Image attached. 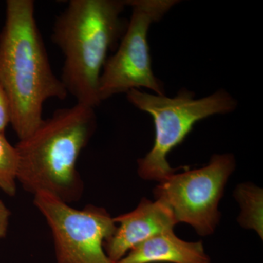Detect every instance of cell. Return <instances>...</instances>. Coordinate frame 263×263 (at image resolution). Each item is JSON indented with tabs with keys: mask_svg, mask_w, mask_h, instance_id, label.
I'll return each mask as SVG.
<instances>
[{
	"mask_svg": "<svg viewBox=\"0 0 263 263\" xmlns=\"http://www.w3.org/2000/svg\"><path fill=\"white\" fill-rule=\"evenodd\" d=\"M10 213L2 200H0V239L5 238L8 231Z\"/></svg>",
	"mask_w": 263,
	"mask_h": 263,
	"instance_id": "obj_13",
	"label": "cell"
},
{
	"mask_svg": "<svg viewBox=\"0 0 263 263\" xmlns=\"http://www.w3.org/2000/svg\"><path fill=\"white\" fill-rule=\"evenodd\" d=\"M114 221L117 228L104 243L105 252L114 263L152 237L174 230L178 223L167 205L146 198L142 199L133 212L114 218Z\"/></svg>",
	"mask_w": 263,
	"mask_h": 263,
	"instance_id": "obj_8",
	"label": "cell"
},
{
	"mask_svg": "<svg viewBox=\"0 0 263 263\" xmlns=\"http://www.w3.org/2000/svg\"><path fill=\"white\" fill-rule=\"evenodd\" d=\"M18 156L15 146H12L0 133V189L10 196L16 193Z\"/></svg>",
	"mask_w": 263,
	"mask_h": 263,
	"instance_id": "obj_11",
	"label": "cell"
},
{
	"mask_svg": "<svg viewBox=\"0 0 263 263\" xmlns=\"http://www.w3.org/2000/svg\"><path fill=\"white\" fill-rule=\"evenodd\" d=\"M235 167L233 155H214L205 167L160 181L154 190L156 200L171 209L178 223L190 224L202 236L212 234L220 219L219 200Z\"/></svg>",
	"mask_w": 263,
	"mask_h": 263,
	"instance_id": "obj_7",
	"label": "cell"
},
{
	"mask_svg": "<svg viewBox=\"0 0 263 263\" xmlns=\"http://www.w3.org/2000/svg\"><path fill=\"white\" fill-rule=\"evenodd\" d=\"M123 0H71L53 24L51 41L64 57L61 81L76 103H101L99 81L108 53L122 39L127 23Z\"/></svg>",
	"mask_w": 263,
	"mask_h": 263,
	"instance_id": "obj_3",
	"label": "cell"
},
{
	"mask_svg": "<svg viewBox=\"0 0 263 263\" xmlns=\"http://www.w3.org/2000/svg\"><path fill=\"white\" fill-rule=\"evenodd\" d=\"M11 122V108L9 99L0 83V133H4L5 129Z\"/></svg>",
	"mask_w": 263,
	"mask_h": 263,
	"instance_id": "obj_12",
	"label": "cell"
},
{
	"mask_svg": "<svg viewBox=\"0 0 263 263\" xmlns=\"http://www.w3.org/2000/svg\"><path fill=\"white\" fill-rule=\"evenodd\" d=\"M115 263H212L202 241L180 239L174 230L152 237Z\"/></svg>",
	"mask_w": 263,
	"mask_h": 263,
	"instance_id": "obj_9",
	"label": "cell"
},
{
	"mask_svg": "<svg viewBox=\"0 0 263 263\" xmlns=\"http://www.w3.org/2000/svg\"><path fill=\"white\" fill-rule=\"evenodd\" d=\"M0 83L9 99L10 124L19 141L41 125L48 100L68 96L61 79L52 70L32 0L6 2L0 34Z\"/></svg>",
	"mask_w": 263,
	"mask_h": 263,
	"instance_id": "obj_1",
	"label": "cell"
},
{
	"mask_svg": "<svg viewBox=\"0 0 263 263\" xmlns=\"http://www.w3.org/2000/svg\"><path fill=\"white\" fill-rule=\"evenodd\" d=\"M96 126L95 108L76 103L56 110L19 141L17 181L24 190L46 192L68 204L79 200L84 185L76 164Z\"/></svg>",
	"mask_w": 263,
	"mask_h": 263,
	"instance_id": "obj_2",
	"label": "cell"
},
{
	"mask_svg": "<svg viewBox=\"0 0 263 263\" xmlns=\"http://www.w3.org/2000/svg\"><path fill=\"white\" fill-rule=\"evenodd\" d=\"M133 9L130 20L113 56L103 66L98 95L100 102L132 89L146 88L156 95H164L163 84L152 67L148 32L151 25L159 22L177 0H127Z\"/></svg>",
	"mask_w": 263,
	"mask_h": 263,
	"instance_id": "obj_5",
	"label": "cell"
},
{
	"mask_svg": "<svg viewBox=\"0 0 263 263\" xmlns=\"http://www.w3.org/2000/svg\"><path fill=\"white\" fill-rule=\"evenodd\" d=\"M126 94L128 101L149 114L155 123L154 146L138 161V173L143 179L159 182L177 171L170 166L167 155L184 141L197 122L212 116L230 113L237 107L236 100L224 90L200 99H195L194 93L186 89L180 90L174 98L139 89H132Z\"/></svg>",
	"mask_w": 263,
	"mask_h": 263,
	"instance_id": "obj_4",
	"label": "cell"
},
{
	"mask_svg": "<svg viewBox=\"0 0 263 263\" xmlns=\"http://www.w3.org/2000/svg\"><path fill=\"white\" fill-rule=\"evenodd\" d=\"M34 204L51 230L57 263H114L104 243L117 224L105 209H76L46 192L34 195Z\"/></svg>",
	"mask_w": 263,
	"mask_h": 263,
	"instance_id": "obj_6",
	"label": "cell"
},
{
	"mask_svg": "<svg viewBox=\"0 0 263 263\" xmlns=\"http://www.w3.org/2000/svg\"><path fill=\"white\" fill-rule=\"evenodd\" d=\"M241 207L238 221L242 227L253 229L262 238V191L257 186L241 184L235 190Z\"/></svg>",
	"mask_w": 263,
	"mask_h": 263,
	"instance_id": "obj_10",
	"label": "cell"
}]
</instances>
